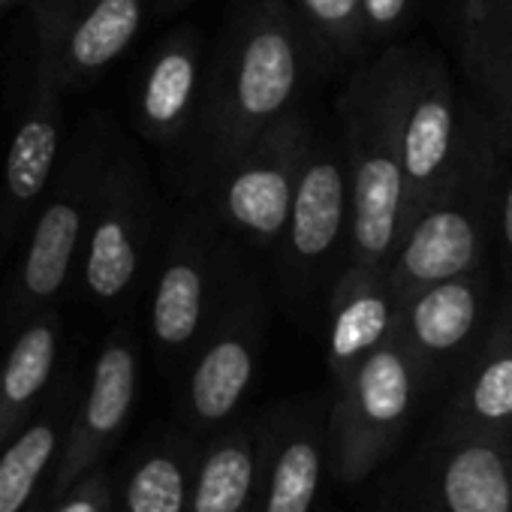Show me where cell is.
Masks as SVG:
<instances>
[{
  "instance_id": "cell-1",
  "label": "cell",
  "mask_w": 512,
  "mask_h": 512,
  "mask_svg": "<svg viewBox=\"0 0 512 512\" xmlns=\"http://www.w3.org/2000/svg\"><path fill=\"white\" fill-rule=\"evenodd\" d=\"M320 52L323 46L290 0H235L205 61L202 100L190 130L199 148L193 184L299 109Z\"/></svg>"
},
{
  "instance_id": "cell-2",
  "label": "cell",
  "mask_w": 512,
  "mask_h": 512,
  "mask_svg": "<svg viewBox=\"0 0 512 512\" xmlns=\"http://www.w3.org/2000/svg\"><path fill=\"white\" fill-rule=\"evenodd\" d=\"M121 133L112 115L91 112L79 121L28 223L25 253L0 302V338L10 341L37 311L64 302L85 241L103 169Z\"/></svg>"
},
{
  "instance_id": "cell-3",
  "label": "cell",
  "mask_w": 512,
  "mask_h": 512,
  "mask_svg": "<svg viewBox=\"0 0 512 512\" xmlns=\"http://www.w3.org/2000/svg\"><path fill=\"white\" fill-rule=\"evenodd\" d=\"M269 323L266 281L247 266L241 244L232 241L208 320L178 374V428L202 443L235 419L260 368Z\"/></svg>"
},
{
  "instance_id": "cell-4",
  "label": "cell",
  "mask_w": 512,
  "mask_h": 512,
  "mask_svg": "<svg viewBox=\"0 0 512 512\" xmlns=\"http://www.w3.org/2000/svg\"><path fill=\"white\" fill-rule=\"evenodd\" d=\"M344 163L350 184L347 260L341 272L386 269L401 238L404 169L392 55L359 73L341 97Z\"/></svg>"
},
{
  "instance_id": "cell-5",
  "label": "cell",
  "mask_w": 512,
  "mask_h": 512,
  "mask_svg": "<svg viewBox=\"0 0 512 512\" xmlns=\"http://www.w3.org/2000/svg\"><path fill=\"white\" fill-rule=\"evenodd\" d=\"M157 193L136 145L118 139L85 226L76 278L85 302L124 314L157 263Z\"/></svg>"
},
{
  "instance_id": "cell-6",
  "label": "cell",
  "mask_w": 512,
  "mask_h": 512,
  "mask_svg": "<svg viewBox=\"0 0 512 512\" xmlns=\"http://www.w3.org/2000/svg\"><path fill=\"white\" fill-rule=\"evenodd\" d=\"M425 377L392 332L368 353L329 401V473L344 485L365 482L404 440Z\"/></svg>"
},
{
  "instance_id": "cell-7",
  "label": "cell",
  "mask_w": 512,
  "mask_h": 512,
  "mask_svg": "<svg viewBox=\"0 0 512 512\" xmlns=\"http://www.w3.org/2000/svg\"><path fill=\"white\" fill-rule=\"evenodd\" d=\"M64 13L67 0H34L31 7V88L4 157V172H0V253H10L25 235L61 157L67 91L61 85L58 52Z\"/></svg>"
},
{
  "instance_id": "cell-8",
  "label": "cell",
  "mask_w": 512,
  "mask_h": 512,
  "mask_svg": "<svg viewBox=\"0 0 512 512\" xmlns=\"http://www.w3.org/2000/svg\"><path fill=\"white\" fill-rule=\"evenodd\" d=\"M311 136V121L293 109L196 184V199L238 244L272 253L284 232Z\"/></svg>"
},
{
  "instance_id": "cell-9",
  "label": "cell",
  "mask_w": 512,
  "mask_h": 512,
  "mask_svg": "<svg viewBox=\"0 0 512 512\" xmlns=\"http://www.w3.org/2000/svg\"><path fill=\"white\" fill-rule=\"evenodd\" d=\"M229 250L232 241H223V229L199 199L175 214L172 232L160 244L151 269L148 332L160 368L172 377L181 374L208 320Z\"/></svg>"
},
{
  "instance_id": "cell-10",
  "label": "cell",
  "mask_w": 512,
  "mask_h": 512,
  "mask_svg": "<svg viewBox=\"0 0 512 512\" xmlns=\"http://www.w3.org/2000/svg\"><path fill=\"white\" fill-rule=\"evenodd\" d=\"M347 226L350 184L344 151L314 133L302 160L284 232L272 250L278 293L287 308H302L311 302L338 247H347Z\"/></svg>"
},
{
  "instance_id": "cell-11",
  "label": "cell",
  "mask_w": 512,
  "mask_h": 512,
  "mask_svg": "<svg viewBox=\"0 0 512 512\" xmlns=\"http://www.w3.org/2000/svg\"><path fill=\"white\" fill-rule=\"evenodd\" d=\"M398 97V151L404 169V226L449 187L464 166L458 97L446 73L431 61L392 55Z\"/></svg>"
},
{
  "instance_id": "cell-12",
  "label": "cell",
  "mask_w": 512,
  "mask_h": 512,
  "mask_svg": "<svg viewBox=\"0 0 512 512\" xmlns=\"http://www.w3.org/2000/svg\"><path fill=\"white\" fill-rule=\"evenodd\" d=\"M479 172L476 163L470 169L464 160L449 187L404 226L386 263V278L398 305L437 281L479 269L485 244V193L479 187Z\"/></svg>"
},
{
  "instance_id": "cell-13",
  "label": "cell",
  "mask_w": 512,
  "mask_h": 512,
  "mask_svg": "<svg viewBox=\"0 0 512 512\" xmlns=\"http://www.w3.org/2000/svg\"><path fill=\"white\" fill-rule=\"evenodd\" d=\"M139 374H142L139 338L127 320H118L106 332L94 356L91 374L82 383L58 467L46 488V503L58 500L76 479L100 467L106 455L115 449L136 407Z\"/></svg>"
},
{
  "instance_id": "cell-14",
  "label": "cell",
  "mask_w": 512,
  "mask_h": 512,
  "mask_svg": "<svg viewBox=\"0 0 512 512\" xmlns=\"http://www.w3.org/2000/svg\"><path fill=\"white\" fill-rule=\"evenodd\" d=\"M329 401H284L263 416L253 512H314L329 473Z\"/></svg>"
},
{
  "instance_id": "cell-15",
  "label": "cell",
  "mask_w": 512,
  "mask_h": 512,
  "mask_svg": "<svg viewBox=\"0 0 512 512\" xmlns=\"http://www.w3.org/2000/svg\"><path fill=\"white\" fill-rule=\"evenodd\" d=\"M205 61L208 49L193 25L163 34L148 52L133 91V127L145 142L175 145L190 136L202 100Z\"/></svg>"
},
{
  "instance_id": "cell-16",
  "label": "cell",
  "mask_w": 512,
  "mask_h": 512,
  "mask_svg": "<svg viewBox=\"0 0 512 512\" xmlns=\"http://www.w3.org/2000/svg\"><path fill=\"white\" fill-rule=\"evenodd\" d=\"M485 317V278L476 272L437 281L398 305L395 335L425 383L443 374L476 341Z\"/></svg>"
},
{
  "instance_id": "cell-17",
  "label": "cell",
  "mask_w": 512,
  "mask_h": 512,
  "mask_svg": "<svg viewBox=\"0 0 512 512\" xmlns=\"http://www.w3.org/2000/svg\"><path fill=\"white\" fill-rule=\"evenodd\" d=\"M82 392L76 362L55 374L37 413L0 446V512H40Z\"/></svg>"
},
{
  "instance_id": "cell-18",
  "label": "cell",
  "mask_w": 512,
  "mask_h": 512,
  "mask_svg": "<svg viewBox=\"0 0 512 512\" xmlns=\"http://www.w3.org/2000/svg\"><path fill=\"white\" fill-rule=\"evenodd\" d=\"M425 503L437 512H512V437L440 434Z\"/></svg>"
},
{
  "instance_id": "cell-19",
  "label": "cell",
  "mask_w": 512,
  "mask_h": 512,
  "mask_svg": "<svg viewBox=\"0 0 512 512\" xmlns=\"http://www.w3.org/2000/svg\"><path fill=\"white\" fill-rule=\"evenodd\" d=\"M151 0H67L61 31V85L85 91L133 46Z\"/></svg>"
},
{
  "instance_id": "cell-20",
  "label": "cell",
  "mask_w": 512,
  "mask_h": 512,
  "mask_svg": "<svg viewBox=\"0 0 512 512\" xmlns=\"http://www.w3.org/2000/svg\"><path fill=\"white\" fill-rule=\"evenodd\" d=\"M398 320V299L386 269L341 272L329 293V344L326 365L332 383H341L368 353H374Z\"/></svg>"
},
{
  "instance_id": "cell-21",
  "label": "cell",
  "mask_w": 512,
  "mask_h": 512,
  "mask_svg": "<svg viewBox=\"0 0 512 512\" xmlns=\"http://www.w3.org/2000/svg\"><path fill=\"white\" fill-rule=\"evenodd\" d=\"M263 416L232 419L199 443L187 512H253Z\"/></svg>"
},
{
  "instance_id": "cell-22",
  "label": "cell",
  "mask_w": 512,
  "mask_h": 512,
  "mask_svg": "<svg viewBox=\"0 0 512 512\" xmlns=\"http://www.w3.org/2000/svg\"><path fill=\"white\" fill-rule=\"evenodd\" d=\"M440 434L512 437V308L476 347L449 398Z\"/></svg>"
},
{
  "instance_id": "cell-23",
  "label": "cell",
  "mask_w": 512,
  "mask_h": 512,
  "mask_svg": "<svg viewBox=\"0 0 512 512\" xmlns=\"http://www.w3.org/2000/svg\"><path fill=\"white\" fill-rule=\"evenodd\" d=\"M64 338L61 305L37 311L7 347L0 362V446H4L43 404L58 374Z\"/></svg>"
},
{
  "instance_id": "cell-24",
  "label": "cell",
  "mask_w": 512,
  "mask_h": 512,
  "mask_svg": "<svg viewBox=\"0 0 512 512\" xmlns=\"http://www.w3.org/2000/svg\"><path fill=\"white\" fill-rule=\"evenodd\" d=\"M196 452L199 440L178 425L157 434L115 482L112 512H187Z\"/></svg>"
},
{
  "instance_id": "cell-25",
  "label": "cell",
  "mask_w": 512,
  "mask_h": 512,
  "mask_svg": "<svg viewBox=\"0 0 512 512\" xmlns=\"http://www.w3.org/2000/svg\"><path fill=\"white\" fill-rule=\"evenodd\" d=\"M464 58L491 106L512 121V0H476V7H467Z\"/></svg>"
},
{
  "instance_id": "cell-26",
  "label": "cell",
  "mask_w": 512,
  "mask_h": 512,
  "mask_svg": "<svg viewBox=\"0 0 512 512\" xmlns=\"http://www.w3.org/2000/svg\"><path fill=\"white\" fill-rule=\"evenodd\" d=\"M293 10L326 52L350 55L365 43L359 0H293Z\"/></svg>"
},
{
  "instance_id": "cell-27",
  "label": "cell",
  "mask_w": 512,
  "mask_h": 512,
  "mask_svg": "<svg viewBox=\"0 0 512 512\" xmlns=\"http://www.w3.org/2000/svg\"><path fill=\"white\" fill-rule=\"evenodd\" d=\"M115 503V479L100 464L76 479L58 500L49 503V512H112Z\"/></svg>"
},
{
  "instance_id": "cell-28",
  "label": "cell",
  "mask_w": 512,
  "mask_h": 512,
  "mask_svg": "<svg viewBox=\"0 0 512 512\" xmlns=\"http://www.w3.org/2000/svg\"><path fill=\"white\" fill-rule=\"evenodd\" d=\"M413 0H359V19L365 40H383L401 28Z\"/></svg>"
},
{
  "instance_id": "cell-29",
  "label": "cell",
  "mask_w": 512,
  "mask_h": 512,
  "mask_svg": "<svg viewBox=\"0 0 512 512\" xmlns=\"http://www.w3.org/2000/svg\"><path fill=\"white\" fill-rule=\"evenodd\" d=\"M500 232H503L506 247L512 250V181H509V184H506V190H503V205H500Z\"/></svg>"
},
{
  "instance_id": "cell-30",
  "label": "cell",
  "mask_w": 512,
  "mask_h": 512,
  "mask_svg": "<svg viewBox=\"0 0 512 512\" xmlns=\"http://www.w3.org/2000/svg\"><path fill=\"white\" fill-rule=\"evenodd\" d=\"M151 4H154V16L157 19H169L175 13L187 10L190 4H196V0H151Z\"/></svg>"
},
{
  "instance_id": "cell-31",
  "label": "cell",
  "mask_w": 512,
  "mask_h": 512,
  "mask_svg": "<svg viewBox=\"0 0 512 512\" xmlns=\"http://www.w3.org/2000/svg\"><path fill=\"white\" fill-rule=\"evenodd\" d=\"M419 512H437V509H434V506H428V503H422V509H419Z\"/></svg>"
},
{
  "instance_id": "cell-32",
  "label": "cell",
  "mask_w": 512,
  "mask_h": 512,
  "mask_svg": "<svg viewBox=\"0 0 512 512\" xmlns=\"http://www.w3.org/2000/svg\"><path fill=\"white\" fill-rule=\"evenodd\" d=\"M0 4H10V0H0Z\"/></svg>"
}]
</instances>
